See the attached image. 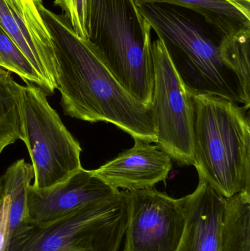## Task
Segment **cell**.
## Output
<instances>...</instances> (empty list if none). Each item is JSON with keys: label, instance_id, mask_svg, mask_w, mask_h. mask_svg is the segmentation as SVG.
<instances>
[{"label": "cell", "instance_id": "cell-1", "mask_svg": "<svg viewBox=\"0 0 250 251\" xmlns=\"http://www.w3.org/2000/svg\"><path fill=\"white\" fill-rule=\"evenodd\" d=\"M54 44L56 89L66 116L90 123L113 124L134 139L157 143L154 110L127 92L88 40L78 36L67 18L35 0Z\"/></svg>", "mask_w": 250, "mask_h": 251}, {"label": "cell", "instance_id": "cell-2", "mask_svg": "<svg viewBox=\"0 0 250 251\" xmlns=\"http://www.w3.org/2000/svg\"><path fill=\"white\" fill-rule=\"evenodd\" d=\"M138 9L164 43L191 94L220 97L250 108V92L222 59L220 39L216 41L176 6L146 3Z\"/></svg>", "mask_w": 250, "mask_h": 251}, {"label": "cell", "instance_id": "cell-3", "mask_svg": "<svg viewBox=\"0 0 250 251\" xmlns=\"http://www.w3.org/2000/svg\"><path fill=\"white\" fill-rule=\"evenodd\" d=\"M194 166L199 180L226 199L250 192V125L246 109L226 99L192 94Z\"/></svg>", "mask_w": 250, "mask_h": 251}, {"label": "cell", "instance_id": "cell-4", "mask_svg": "<svg viewBox=\"0 0 250 251\" xmlns=\"http://www.w3.org/2000/svg\"><path fill=\"white\" fill-rule=\"evenodd\" d=\"M87 29L88 41L116 80L151 105L152 29L134 0H88Z\"/></svg>", "mask_w": 250, "mask_h": 251}, {"label": "cell", "instance_id": "cell-5", "mask_svg": "<svg viewBox=\"0 0 250 251\" xmlns=\"http://www.w3.org/2000/svg\"><path fill=\"white\" fill-rule=\"evenodd\" d=\"M127 224L124 191L45 225L15 233L7 251H118Z\"/></svg>", "mask_w": 250, "mask_h": 251}, {"label": "cell", "instance_id": "cell-6", "mask_svg": "<svg viewBox=\"0 0 250 251\" xmlns=\"http://www.w3.org/2000/svg\"><path fill=\"white\" fill-rule=\"evenodd\" d=\"M18 85L23 140L32 160V187L49 188L82 168L79 142L63 125L44 89L34 84Z\"/></svg>", "mask_w": 250, "mask_h": 251}, {"label": "cell", "instance_id": "cell-7", "mask_svg": "<svg viewBox=\"0 0 250 251\" xmlns=\"http://www.w3.org/2000/svg\"><path fill=\"white\" fill-rule=\"evenodd\" d=\"M181 199L186 221L177 251H250V192L226 199L199 180Z\"/></svg>", "mask_w": 250, "mask_h": 251}, {"label": "cell", "instance_id": "cell-8", "mask_svg": "<svg viewBox=\"0 0 250 251\" xmlns=\"http://www.w3.org/2000/svg\"><path fill=\"white\" fill-rule=\"evenodd\" d=\"M154 83L151 107L157 125V145L181 165H194L192 94L175 70L159 38L152 43Z\"/></svg>", "mask_w": 250, "mask_h": 251}, {"label": "cell", "instance_id": "cell-9", "mask_svg": "<svg viewBox=\"0 0 250 251\" xmlns=\"http://www.w3.org/2000/svg\"><path fill=\"white\" fill-rule=\"evenodd\" d=\"M124 193L127 224L123 251H177L186 226L182 199L153 187Z\"/></svg>", "mask_w": 250, "mask_h": 251}, {"label": "cell", "instance_id": "cell-10", "mask_svg": "<svg viewBox=\"0 0 250 251\" xmlns=\"http://www.w3.org/2000/svg\"><path fill=\"white\" fill-rule=\"evenodd\" d=\"M0 27L44 81L47 94L56 89L54 44L35 0H0Z\"/></svg>", "mask_w": 250, "mask_h": 251}, {"label": "cell", "instance_id": "cell-11", "mask_svg": "<svg viewBox=\"0 0 250 251\" xmlns=\"http://www.w3.org/2000/svg\"><path fill=\"white\" fill-rule=\"evenodd\" d=\"M118 189L106 184L83 168L49 188L27 190L26 224L42 226L60 219L84 206L114 197Z\"/></svg>", "mask_w": 250, "mask_h": 251}, {"label": "cell", "instance_id": "cell-12", "mask_svg": "<svg viewBox=\"0 0 250 251\" xmlns=\"http://www.w3.org/2000/svg\"><path fill=\"white\" fill-rule=\"evenodd\" d=\"M134 140L133 147L92 171L94 175L111 187L127 191L152 188L165 182L172 169L170 155L157 145Z\"/></svg>", "mask_w": 250, "mask_h": 251}, {"label": "cell", "instance_id": "cell-13", "mask_svg": "<svg viewBox=\"0 0 250 251\" xmlns=\"http://www.w3.org/2000/svg\"><path fill=\"white\" fill-rule=\"evenodd\" d=\"M136 5L146 3L170 4L201 15L220 36L250 26V0H134Z\"/></svg>", "mask_w": 250, "mask_h": 251}, {"label": "cell", "instance_id": "cell-14", "mask_svg": "<svg viewBox=\"0 0 250 251\" xmlns=\"http://www.w3.org/2000/svg\"><path fill=\"white\" fill-rule=\"evenodd\" d=\"M34 178L32 165L19 159L12 164L0 177V187L10 197L9 229L10 238L21 228L28 225L26 218V197L28 187Z\"/></svg>", "mask_w": 250, "mask_h": 251}, {"label": "cell", "instance_id": "cell-15", "mask_svg": "<svg viewBox=\"0 0 250 251\" xmlns=\"http://www.w3.org/2000/svg\"><path fill=\"white\" fill-rule=\"evenodd\" d=\"M19 84L11 72L0 67V153L17 140H23Z\"/></svg>", "mask_w": 250, "mask_h": 251}, {"label": "cell", "instance_id": "cell-16", "mask_svg": "<svg viewBox=\"0 0 250 251\" xmlns=\"http://www.w3.org/2000/svg\"><path fill=\"white\" fill-rule=\"evenodd\" d=\"M250 26L222 37L220 54L226 64L239 76L247 91L250 92Z\"/></svg>", "mask_w": 250, "mask_h": 251}, {"label": "cell", "instance_id": "cell-17", "mask_svg": "<svg viewBox=\"0 0 250 251\" xmlns=\"http://www.w3.org/2000/svg\"><path fill=\"white\" fill-rule=\"evenodd\" d=\"M0 67L20 76L26 83L34 84L44 89L45 86L29 60L17 46L0 27ZM46 93V92H45Z\"/></svg>", "mask_w": 250, "mask_h": 251}, {"label": "cell", "instance_id": "cell-18", "mask_svg": "<svg viewBox=\"0 0 250 251\" xmlns=\"http://www.w3.org/2000/svg\"><path fill=\"white\" fill-rule=\"evenodd\" d=\"M54 4L62 9L75 33L82 39L88 40V0H54Z\"/></svg>", "mask_w": 250, "mask_h": 251}, {"label": "cell", "instance_id": "cell-19", "mask_svg": "<svg viewBox=\"0 0 250 251\" xmlns=\"http://www.w3.org/2000/svg\"><path fill=\"white\" fill-rule=\"evenodd\" d=\"M9 212L10 197L5 190L0 187V251H7L10 240Z\"/></svg>", "mask_w": 250, "mask_h": 251}]
</instances>
